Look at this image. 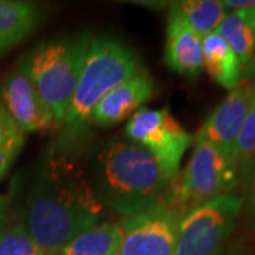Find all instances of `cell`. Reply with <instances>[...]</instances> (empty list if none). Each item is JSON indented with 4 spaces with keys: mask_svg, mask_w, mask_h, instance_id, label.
<instances>
[{
    "mask_svg": "<svg viewBox=\"0 0 255 255\" xmlns=\"http://www.w3.org/2000/svg\"><path fill=\"white\" fill-rule=\"evenodd\" d=\"M104 210L78 160L67 150L57 152L31 186L23 224L43 255H58L74 237L98 224Z\"/></svg>",
    "mask_w": 255,
    "mask_h": 255,
    "instance_id": "obj_1",
    "label": "cell"
},
{
    "mask_svg": "<svg viewBox=\"0 0 255 255\" xmlns=\"http://www.w3.org/2000/svg\"><path fill=\"white\" fill-rule=\"evenodd\" d=\"M92 186L105 209L128 219L162 203L172 180L155 156L130 140H118L98 156Z\"/></svg>",
    "mask_w": 255,
    "mask_h": 255,
    "instance_id": "obj_2",
    "label": "cell"
},
{
    "mask_svg": "<svg viewBox=\"0 0 255 255\" xmlns=\"http://www.w3.org/2000/svg\"><path fill=\"white\" fill-rule=\"evenodd\" d=\"M142 71L140 60L122 41L112 37L91 38L78 87L63 122L68 129V142L90 122L92 111L108 92Z\"/></svg>",
    "mask_w": 255,
    "mask_h": 255,
    "instance_id": "obj_3",
    "label": "cell"
},
{
    "mask_svg": "<svg viewBox=\"0 0 255 255\" xmlns=\"http://www.w3.org/2000/svg\"><path fill=\"white\" fill-rule=\"evenodd\" d=\"M90 41L88 36L46 40L20 61L58 127L78 87Z\"/></svg>",
    "mask_w": 255,
    "mask_h": 255,
    "instance_id": "obj_4",
    "label": "cell"
},
{
    "mask_svg": "<svg viewBox=\"0 0 255 255\" xmlns=\"http://www.w3.org/2000/svg\"><path fill=\"white\" fill-rule=\"evenodd\" d=\"M236 184L237 167L233 160L213 145L196 139L190 162L173 180L164 201L184 216L206 201L230 194Z\"/></svg>",
    "mask_w": 255,
    "mask_h": 255,
    "instance_id": "obj_5",
    "label": "cell"
},
{
    "mask_svg": "<svg viewBox=\"0 0 255 255\" xmlns=\"http://www.w3.org/2000/svg\"><path fill=\"white\" fill-rule=\"evenodd\" d=\"M244 201L224 194L191 209L180 221L174 255H220Z\"/></svg>",
    "mask_w": 255,
    "mask_h": 255,
    "instance_id": "obj_6",
    "label": "cell"
},
{
    "mask_svg": "<svg viewBox=\"0 0 255 255\" xmlns=\"http://www.w3.org/2000/svg\"><path fill=\"white\" fill-rule=\"evenodd\" d=\"M125 135L155 156L167 179L173 182L179 176L183 156L191 143V135L183 129L170 111L140 108L129 119Z\"/></svg>",
    "mask_w": 255,
    "mask_h": 255,
    "instance_id": "obj_7",
    "label": "cell"
},
{
    "mask_svg": "<svg viewBox=\"0 0 255 255\" xmlns=\"http://www.w3.org/2000/svg\"><path fill=\"white\" fill-rule=\"evenodd\" d=\"M182 213L166 201L122 220L118 255H174Z\"/></svg>",
    "mask_w": 255,
    "mask_h": 255,
    "instance_id": "obj_8",
    "label": "cell"
},
{
    "mask_svg": "<svg viewBox=\"0 0 255 255\" xmlns=\"http://www.w3.org/2000/svg\"><path fill=\"white\" fill-rule=\"evenodd\" d=\"M0 102L24 135L43 132L57 125L51 111L20 64L10 70L0 84Z\"/></svg>",
    "mask_w": 255,
    "mask_h": 255,
    "instance_id": "obj_9",
    "label": "cell"
},
{
    "mask_svg": "<svg viewBox=\"0 0 255 255\" xmlns=\"http://www.w3.org/2000/svg\"><path fill=\"white\" fill-rule=\"evenodd\" d=\"M250 104V85L246 82H240L234 90L228 92L226 100L204 121L196 139L213 145L223 155L231 159L234 142L244 124Z\"/></svg>",
    "mask_w": 255,
    "mask_h": 255,
    "instance_id": "obj_10",
    "label": "cell"
},
{
    "mask_svg": "<svg viewBox=\"0 0 255 255\" xmlns=\"http://www.w3.org/2000/svg\"><path fill=\"white\" fill-rule=\"evenodd\" d=\"M155 84L147 71H142L133 78L110 91L92 111L90 122L98 127H112L129 118L153 97Z\"/></svg>",
    "mask_w": 255,
    "mask_h": 255,
    "instance_id": "obj_11",
    "label": "cell"
},
{
    "mask_svg": "<svg viewBox=\"0 0 255 255\" xmlns=\"http://www.w3.org/2000/svg\"><path fill=\"white\" fill-rule=\"evenodd\" d=\"M164 63L187 78H197L203 70L201 38L191 30L174 3L167 17Z\"/></svg>",
    "mask_w": 255,
    "mask_h": 255,
    "instance_id": "obj_12",
    "label": "cell"
},
{
    "mask_svg": "<svg viewBox=\"0 0 255 255\" xmlns=\"http://www.w3.org/2000/svg\"><path fill=\"white\" fill-rule=\"evenodd\" d=\"M237 55L241 80L255 71V9L234 10L216 30Z\"/></svg>",
    "mask_w": 255,
    "mask_h": 255,
    "instance_id": "obj_13",
    "label": "cell"
},
{
    "mask_svg": "<svg viewBox=\"0 0 255 255\" xmlns=\"http://www.w3.org/2000/svg\"><path fill=\"white\" fill-rule=\"evenodd\" d=\"M43 20V9L24 0H0V53L20 44Z\"/></svg>",
    "mask_w": 255,
    "mask_h": 255,
    "instance_id": "obj_14",
    "label": "cell"
},
{
    "mask_svg": "<svg viewBox=\"0 0 255 255\" xmlns=\"http://www.w3.org/2000/svg\"><path fill=\"white\" fill-rule=\"evenodd\" d=\"M203 68L210 77L226 90H234L241 80V67L237 55L219 33L201 38Z\"/></svg>",
    "mask_w": 255,
    "mask_h": 255,
    "instance_id": "obj_15",
    "label": "cell"
},
{
    "mask_svg": "<svg viewBox=\"0 0 255 255\" xmlns=\"http://www.w3.org/2000/svg\"><path fill=\"white\" fill-rule=\"evenodd\" d=\"M121 240V224L104 221L74 237L58 255H114L119 251Z\"/></svg>",
    "mask_w": 255,
    "mask_h": 255,
    "instance_id": "obj_16",
    "label": "cell"
},
{
    "mask_svg": "<svg viewBox=\"0 0 255 255\" xmlns=\"http://www.w3.org/2000/svg\"><path fill=\"white\" fill-rule=\"evenodd\" d=\"M174 6L200 38L214 33L227 17V7L220 0H184Z\"/></svg>",
    "mask_w": 255,
    "mask_h": 255,
    "instance_id": "obj_17",
    "label": "cell"
},
{
    "mask_svg": "<svg viewBox=\"0 0 255 255\" xmlns=\"http://www.w3.org/2000/svg\"><path fill=\"white\" fill-rule=\"evenodd\" d=\"M26 142V135L0 102V182L9 173Z\"/></svg>",
    "mask_w": 255,
    "mask_h": 255,
    "instance_id": "obj_18",
    "label": "cell"
},
{
    "mask_svg": "<svg viewBox=\"0 0 255 255\" xmlns=\"http://www.w3.org/2000/svg\"><path fill=\"white\" fill-rule=\"evenodd\" d=\"M233 163L236 167H241L243 170L250 167L251 163H255V102L251 101L250 110L247 112L244 124L240 129L237 139L234 142Z\"/></svg>",
    "mask_w": 255,
    "mask_h": 255,
    "instance_id": "obj_19",
    "label": "cell"
},
{
    "mask_svg": "<svg viewBox=\"0 0 255 255\" xmlns=\"http://www.w3.org/2000/svg\"><path fill=\"white\" fill-rule=\"evenodd\" d=\"M0 255H43L23 223L0 233Z\"/></svg>",
    "mask_w": 255,
    "mask_h": 255,
    "instance_id": "obj_20",
    "label": "cell"
},
{
    "mask_svg": "<svg viewBox=\"0 0 255 255\" xmlns=\"http://www.w3.org/2000/svg\"><path fill=\"white\" fill-rule=\"evenodd\" d=\"M247 206L250 216L255 223V163L250 166L247 176Z\"/></svg>",
    "mask_w": 255,
    "mask_h": 255,
    "instance_id": "obj_21",
    "label": "cell"
},
{
    "mask_svg": "<svg viewBox=\"0 0 255 255\" xmlns=\"http://www.w3.org/2000/svg\"><path fill=\"white\" fill-rule=\"evenodd\" d=\"M227 9L250 10L255 9V0H224L223 1Z\"/></svg>",
    "mask_w": 255,
    "mask_h": 255,
    "instance_id": "obj_22",
    "label": "cell"
},
{
    "mask_svg": "<svg viewBox=\"0 0 255 255\" xmlns=\"http://www.w3.org/2000/svg\"><path fill=\"white\" fill-rule=\"evenodd\" d=\"M4 216H6V204H4L3 199L0 197V228H1V226H3Z\"/></svg>",
    "mask_w": 255,
    "mask_h": 255,
    "instance_id": "obj_23",
    "label": "cell"
},
{
    "mask_svg": "<svg viewBox=\"0 0 255 255\" xmlns=\"http://www.w3.org/2000/svg\"><path fill=\"white\" fill-rule=\"evenodd\" d=\"M253 78H251V82L248 84L250 85V95H251V101H254L255 102V71L251 75Z\"/></svg>",
    "mask_w": 255,
    "mask_h": 255,
    "instance_id": "obj_24",
    "label": "cell"
},
{
    "mask_svg": "<svg viewBox=\"0 0 255 255\" xmlns=\"http://www.w3.org/2000/svg\"><path fill=\"white\" fill-rule=\"evenodd\" d=\"M114 255H118V253H117V254H114Z\"/></svg>",
    "mask_w": 255,
    "mask_h": 255,
    "instance_id": "obj_25",
    "label": "cell"
}]
</instances>
